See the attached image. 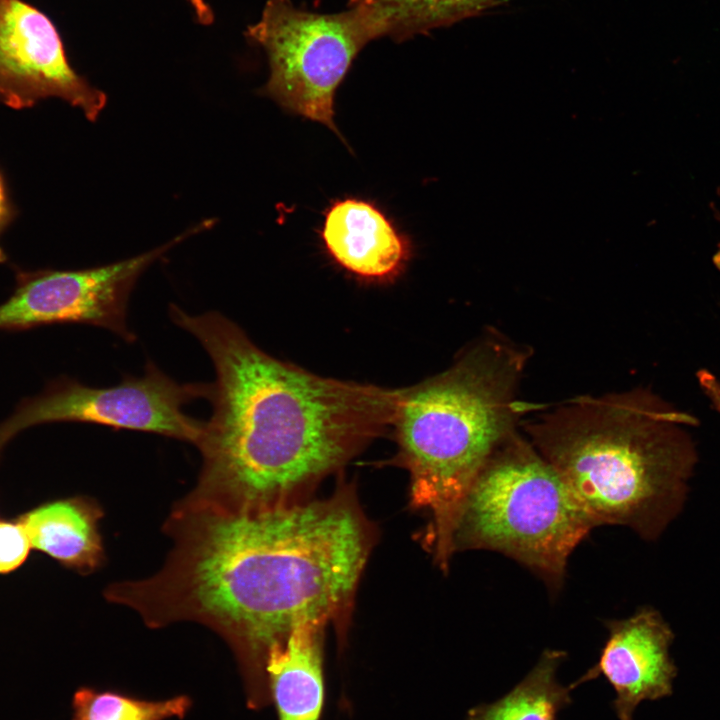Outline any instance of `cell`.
Wrapping results in <instances>:
<instances>
[{
  "label": "cell",
  "mask_w": 720,
  "mask_h": 720,
  "mask_svg": "<svg viewBox=\"0 0 720 720\" xmlns=\"http://www.w3.org/2000/svg\"><path fill=\"white\" fill-rule=\"evenodd\" d=\"M178 512L172 558L153 578L123 585V602L151 626L213 628L236 655L248 707H266L270 650L300 624L344 617L374 530L346 490L260 506L190 498Z\"/></svg>",
  "instance_id": "6da1fadb"
},
{
  "label": "cell",
  "mask_w": 720,
  "mask_h": 720,
  "mask_svg": "<svg viewBox=\"0 0 720 720\" xmlns=\"http://www.w3.org/2000/svg\"><path fill=\"white\" fill-rule=\"evenodd\" d=\"M172 321L210 356L213 413L196 444L193 498L227 506L293 501L348 462L394 420L401 390L322 377L256 346L219 312Z\"/></svg>",
  "instance_id": "7a4b0ae2"
},
{
  "label": "cell",
  "mask_w": 720,
  "mask_h": 720,
  "mask_svg": "<svg viewBox=\"0 0 720 720\" xmlns=\"http://www.w3.org/2000/svg\"><path fill=\"white\" fill-rule=\"evenodd\" d=\"M677 412L641 391L580 397L523 422L594 527L655 538L677 513L694 462Z\"/></svg>",
  "instance_id": "3957f363"
},
{
  "label": "cell",
  "mask_w": 720,
  "mask_h": 720,
  "mask_svg": "<svg viewBox=\"0 0 720 720\" xmlns=\"http://www.w3.org/2000/svg\"><path fill=\"white\" fill-rule=\"evenodd\" d=\"M528 351L486 337L443 373L401 390L393 426L411 505L430 516L442 569L460 506L495 448L515 431L516 391Z\"/></svg>",
  "instance_id": "277c9868"
},
{
  "label": "cell",
  "mask_w": 720,
  "mask_h": 720,
  "mask_svg": "<svg viewBox=\"0 0 720 720\" xmlns=\"http://www.w3.org/2000/svg\"><path fill=\"white\" fill-rule=\"evenodd\" d=\"M593 528L555 469L515 430L472 482L456 517L452 551L502 553L558 593L569 557Z\"/></svg>",
  "instance_id": "5b68a950"
},
{
  "label": "cell",
  "mask_w": 720,
  "mask_h": 720,
  "mask_svg": "<svg viewBox=\"0 0 720 720\" xmlns=\"http://www.w3.org/2000/svg\"><path fill=\"white\" fill-rule=\"evenodd\" d=\"M245 35L268 57L264 95L340 136L334 123L336 90L358 53L376 39L362 12L348 6L338 13H317L290 0H269Z\"/></svg>",
  "instance_id": "8992f818"
},
{
  "label": "cell",
  "mask_w": 720,
  "mask_h": 720,
  "mask_svg": "<svg viewBox=\"0 0 720 720\" xmlns=\"http://www.w3.org/2000/svg\"><path fill=\"white\" fill-rule=\"evenodd\" d=\"M211 393L212 383H178L152 362L142 376H125L120 384L107 388L62 376L49 382L41 394L23 399L0 423V456L22 430L61 421L156 433L197 444L204 422L185 414L183 407L198 398L209 400Z\"/></svg>",
  "instance_id": "52a82bcc"
},
{
  "label": "cell",
  "mask_w": 720,
  "mask_h": 720,
  "mask_svg": "<svg viewBox=\"0 0 720 720\" xmlns=\"http://www.w3.org/2000/svg\"><path fill=\"white\" fill-rule=\"evenodd\" d=\"M199 223L164 245L116 263L81 270H17L16 286L0 304V330L18 331L54 323H84L108 329L127 342L130 293L139 276L185 239L205 231Z\"/></svg>",
  "instance_id": "ba28073f"
},
{
  "label": "cell",
  "mask_w": 720,
  "mask_h": 720,
  "mask_svg": "<svg viewBox=\"0 0 720 720\" xmlns=\"http://www.w3.org/2000/svg\"><path fill=\"white\" fill-rule=\"evenodd\" d=\"M56 97L95 121L107 96L71 66L52 20L25 0H0V102L24 109Z\"/></svg>",
  "instance_id": "9c48e42d"
},
{
  "label": "cell",
  "mask_w": 720,
  "mask_h": 720,
  "mask_svg": "<svg viewBox=\"0 0 720 720\" xmlns=\"http://www.w3.org/2000/svg\"><path fill=\"white\" fill-rule=\"evenodd\" d=\"M608 638L598 662L569 685L571 690L603 676L613 687L612 706L619 720H633L637 706L673 693L677 667L669 647L674 635L662 616L643 608L606 624Z\"/></svg>",
  "instance_id": "30bf717a"
},
{
  "label": "cell",
  "mask_w": 720,
  "mask_h": 720,
  "mask_svg": "<svg viewBox=\"0 0 720 720\" xmlns=\"http://www.w3.org/2000/svg\"><path fill=\"white\" fill-rule=\"evenodd\" d=\"M320 237L328 255L347 272L367 281L397 278L411 257V245L373 202L339 199L324 213Z\"/></svg>",
  "instance_id": "8fae6325"
},
{
  "label": "cell",
  "mask_w": 720,
  "mask_h": 720,
  "mask_svg": "<svg viewBox=\"0 0 720 720\" xmlns=\"http://www.w3.org/2000/svg\"><path fill=\"white\" fill-rule=\"evenodd\" d=\"M326 625L303 623L269 652L266 673L278 720H319L324 704Z\"/></svg>",
  "instance_id": "7c38bea8"
},
{
  "label": "cell",
  "mask_w": 720,
  "mask_h": 720,
  "mask_svg": "<svg viewBox=\"0 0 720 720\" xmlns=\"http://www.w3.org/2000/svg\"><path fill=\"white\" fill-rule=\"evenodd\" d=\"M99 508L74 497L45 503L21 515L31 546L66 567L89 572L99 566L103 548L98 532Z\"/></svg>",
  "instance_id": "4fadbf2b"
},
{
  "label": "cell",
  "mask_w": 720,
  "mask_h": 720,
  "mask_svg": "<svg viewBox=\"0 0 720 720\" xmlns=\"http://www.w3.org/2000/svg\"><path fill=\"white\" fill-rule=\"evenodd\" d=\"M564 651L546 649L536 665L507 694L492 703L472 707L466 720H557L571 704V688L557 680Z\"/></svg>",
  "instance_id": "5bb4252c"
},
{
  "label": "cell",
  "mask_w": 720,
  "mask_h": 720,
  "mask_svg": "<svg viewBox=\"0 0 720 720\" xmlns=\"http://www.w3.org/2000/svg\"><path fill=\"white\" fill-rule=\"evenodd\" d=\"M192 706L187 695L149 700L116 690L80 687L72 698L71 720L183 719Z\"/></svg>",
  "instance_id": "9a60e30c"
},
{
  "label": "cell",
  "mask_w": 720,
  "mask_h": 720,
  "mask_svg": "<svg viewBox=\"0 0 720 720\" xmlns=\"http://www.w3.org/2000/svg\"><path fill=\"white\" fill-rule=\"evenodd\" d=\"M398 1L413 22L429 31L477 16L496 4V0Z\"/></svg>",
  "instance_id": "2e32d148"
},
{
  "label": "cell",
  "mask_w": 720,
  "mask_h": 720,
  "mask_svg": "<svg viewBox=\"0 0 720 720\" xmlns=\"http://www.w3.org/2000/svg\"><path fill=\"white\" fill-rule=\"evenodd\" d=\"M31 547L27 532L18 519L0 521V573L18 568L26 560Z\"/></svg>",
  "instance_id": "e0dca14e"
},
{
  "label": "cell",
  "mask_w": 720,
  "mask_h": 720,
  "mask_svg": "<svg viewBox=\"0 0 720 720\" xmlns=\"http://www.w3.org/2000/svg\"><path fill=\"white\" fill-rule=\"evenodd\" d=\"M14 209L10 203L4 179L0 173V235L14 217ZM7 259L4 250L0 245V263Z\"/></svg>",
  "instance_id": "ac0fdd59"
},
{
  "label": "cell",
  "mask_w": 720,
  "mask_h": 720,
  "mask_svg": "<svg viewBox=\"0 0 720 720\" xmlns=\"http://www.w3.org/2000/svg\"><path fill=\"white\" fill-rule=\"evenodd\" d=\"M698 381L713 406L720 412V382L710 372L702 370L698 373Z\"/></svg>",
  "instance_id": "d6986e66"
},
{
  "label": "cell",
  "mask_w": 720,
  "mask_h": 720,
  "mask_svg": "<svg viewBox=\"0 0 720 720\" xmlns=\"http://www.w3.org/2000/svg\"><path fill=\"white\" fill-rule=\"evenodd\" d=\"M192 6L198 22L202 25H210L213 23L214 15L210 6L205 0H188Z\"/></svg>",
  "instance_id": "ffe728a7"
},
{
  "label": "cell",
  "mask_w": 720,
  "mask_h": 720,
  "mask_svg": "<svg viewBox=\"0 0 720 720\" xmlns=\"http://www.w3.org/2000/svg\"><path fill=\"white\" fill-rule=\"evenodd\" d=\"M713 211H714V216H715L716 219L720 222V213H719L718 211H716L715 208H713Z\"/></svg>",
  "instance_id": "44dd1931"
}]
</instances>
